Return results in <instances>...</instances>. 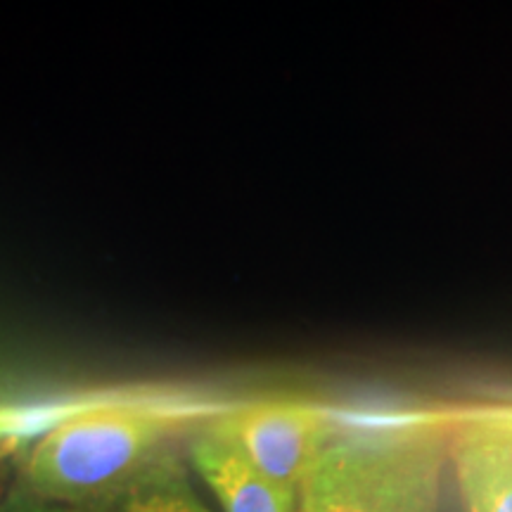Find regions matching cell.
Returning a JSON list of instances; mask_svg holds the SVG:
<instances>
[{"label":"cell","mask_w":512,"mask_h":512,"mask_svg":"<svg viewBox=\"0 0 512 512\" xmlns=\"http://www.w3.org/2000/svg\"><path fill=\"white\" fill-rule=\"evenodd\" d=\"M3 512H102V510L91 508V505L53 503V501H46V498H38L29 491V494L15 498V501H12Z\"/></svg>","instance_id":"cell-7"},{"label":"cell","mask_w":512,"mask_h":512,"mask_svg":"<svg viewBox=\"0 0 512 512\" xmlns=\"http://www.w3.org/2000/svg\"><path fill=\"white\" fill-rule=\"evenodd\" d=\"M169 422L136 406H95L62 418L31 446L24 479L38 498L91 505L124 494L157 465Z\"/></svg>","instance_id":"cell-2"},{"label":"cell","mask_w":512,"mask_h":512,"mask_svg":"<svg viewBox=\"0 0 512 512\" xmlns=\"http://www.w3.org/2000/svg\"><path fill=\"white\" fill-rule=\"evenodd\" d=\"M299 512H309V510H306V508H304V505H302V503H299Z\"/></svg>","instance_id":"cell-9"},{"label":"cell","mask_w":512,"mask_h":512,"mask_svg":"<svg viewBox=\"0 0 512 512\" xmlns=\"http://www.w3.org/2000/svg\"><path fill=\"white\" fill-rule=\"evenodd\" d=\"M501 413H503V415H505V418H508V420H510V422H512V411H501Z\"/></svg>","instance_id":"cell-8"},{"label":"cell","mask_w":512,"mask_h":512,"mask_svg":"<svg viewBox=\"0 0 512 512\" xmlns=\"http://www.w3.org/2000/svg\"><path fill=\"white\" fill-rule=\"evenodd\" d=\"M112 512H211L174 467L155 465L128 486Z\"/></svg>","instance_id":"cell-6"},{"label":"cell","mask_w":512,"mask_h":512,"mask_svg":"<svg viewBox=\"0 0 512 512\" xmlns=\"http://www.w3.org/2000/svg\"><path fill=\"white\" fill-rule=\"evenodd\" d=\"M446 456L437 415L339 430L299 503L309 512H439Z\"/></svg>","instance_id":"cell-1"},{"label":"cell","mask_w":512,"mask_h":512,"mask_svg":"<svg viewBox=\"0 0 512 512\" xmlns=\"http://www.w3.org/2000/svg\"><path fill=\"white\" fill-rule=\"evenodd\" d=\"M190 463L223 512H299L297 491L271 482L249 463L216 420L192 437Z\"/></svg>","instance_id":"cell-5"},{"label":"cell","mask_w":512,"mask_h":512,"mask_svg":"<svg viewBox=\"0 0 512 512\" xmlns=\"http://www.w3.org/2000/svg\"><path fill=\"white\" fill-rule=\"evenodd\" d=\"M448 456L465 512H512V422L501 411L458 420Z\"/></svg>","instance_id":"cell-4"},{"label":"cell","mask_w":512,"mask_h":512,"mask_svg":"<svg viewBox=\"0 0 512 512\" xmlns=\"http://www.w3.org/2000/svg\"><path fill=\"white\" fill-rule=\"evenodd\" d=\"M249 463L271 482L302 491L332 439L337 420L304 401H256L216 418Z\"/></svg>","instance_id":"cell-3"}]
</instances>
